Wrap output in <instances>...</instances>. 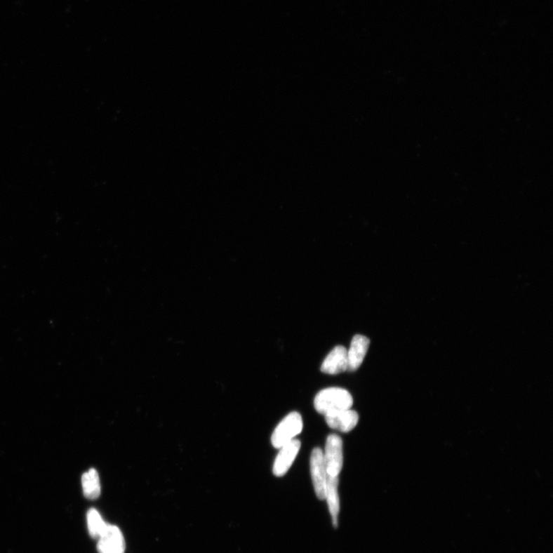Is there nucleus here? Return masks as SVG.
Returning <instances> with one entry per match:
<instances>
[{
    "instance_id": "1",
    "label": "nucleus",
    "mask_w": 553,
    "mask_h": 553,
    "mask_svg": "<svg viewBox=\"0 0 553 553\" xmlns=\"http://www.w3.org/2000/svg\"><path fill=\"white\" fill-rule=\"evenodd\" d=\"M353 397L347 390L331 387L321 390L314 399V408L319 413L326 415L349 410L353 406Z\"/></svg>"
},
{
    "instance_id": "7",
    "label": "nucleus",
    "mask_w": 553,
    "mask_h": 553,
    "mask_svg": "<svg viewBox=\"0 0 553 553\" xmlns=\"http://www.w3.org/2000/svg\"><path fill=\"white\" fill-rule=\"evenodd\" d=\"M348 370L347 351L343 346H337L324 359L321 371L331 375H335Z\"/></svg>"
},
{
    "instance_id": "12",
    "label": "nucleus",
    "mask_w": 553,
    "mask_h": 553,
    "mask_svg": "<svg viewBox=\"0 0 553 553\" xmlns=\"http://www.w3.org/2000/svg\"><path fill=\"white\" fill-rule=\"evenodd\" d=\"M87 525L89 534L93 539L99 540L107 525L104 522L100 512L91 509L87 514Z\"/></svg>"
},
{
    "instance_id": "5",
    "label": "nucleus",
    "mask_w": 553,
    "mask_h": 553,
    "mask_svg": "<svg viewBox=\"0 0 553 553\" xmlns=\"http://www.w3.org/2000/svg\"><path fill=\"white\" fill-rule=\"evenodd\" d=\"M99 553H124L126 542L123 533L116 526L107 525L103 533L98 540Z\"/></svg>"
},
{
    "instance_id": "2",
    "label": "nucleus",
    "mask_w": 553,
    "mask_h": 553,
    "mask_svg": "<svg viewBox=\"0 0 553 553\" xmlns=\"http://www.w3.org/2000/svg\"><path fill=\"white\" fill-rule=\"evenodd\" d=\"M303 420L298 412H292L288 415L274 431L272 443L276 449H281L294 438L302 433Z\"/></svg>"
},
{
    "instance_id": "9",
    "label": "nucleus",
    "mask_w": 553,
    "mask_h": 553,
    "mask_svg": "<svg viewBox=\"0 0 553 553\" xmlns=\"http://www.w3.org/2000/svg\"><path fill=\"white\" fill-rule=\"evenodd\" d=\"M370 346V340L363 335H355L347 351L348 370L355 371L360 368Z\"/></svg>"
},
{
    "instance_id": "11",
    "label": "nucleus",
    "mask_w": 553,
    "mask_h": 553,
    "mask_svg": "<svg viewBox=\"0 0 553 553\" xmlns=\"http://www.w3.org/2000/svg\"><path fill=\"white\" fill-rule=\"evenodd\" d=\"M338 477L328 476L326 493L325 498H327L329 509L333 517V523L337 524V517L339 512V499L338 493Z\"/></svg>"
},
{
    "instance_id": "3",
    "label": "nucleus",
    "mask_w": 553,
    "mask_h": 553,
    "mask_svg": "<svg viewBox=\"0 0 553 553\" xmlns=\"http://www.w3.org/2000/svg\"><path fill=\"white\" fill-rule=\"evenodd\" d=\"M324 459L328 475L338 477L343 467V442L339 436L331 434L328 437Z\"/></svg>"
},
{
    "instance_id": "8",
    "label": "nucleus",
    "mask_w": 553,
    "mask_h": 553,
    "mask_svg": "<svg viewBox=\"0 0 553 553\" xmlns=\"http://www.w3.org/2000/svg\"><path fill=\"white\" fill-rule=\"evenodd\" d=\"M325 420L331 428L347 433L357 426L359 415L349 409L326 415Z\"/></svg>"
},
{
    "instance_id": "4",
    "label": "nucleus",
    "mask_w": 553,
    "mask_h": 553,
    "mask_svg": "<svg viewBox=\"0 0 553 553\" xmlns=\"http://www.w3.org/2000/svg\"><path fill=\"white\" fill-rule=\"evenodd\" d=\"M311 474L314 489L319 499H325L328 473L324 459V453L321 448H314L311 456Z\"/></svg>"
},
{
    "instance_id": "10",
    "label": "nucleus",
    "mask_w": 553,
    "mask_h": 553,
    "mask_svg": "<svg viewBox=\"0 0 553 553\" xmlns=\"http://www.w3.org/2000/svg\"><path fill=\"white\" fill-rule=\"evenodd\" d=\"M82 484L85 497L89 500H95L100 497L101 486L99 474L92 468L82 477Z\"/></svg>"
},
{
    "instance_id": "6",
    "label": "nucleus",
    "mask_w": 553,
    "mask_h": 553,
    "mask_svg": "<svg viewBox=\"0 0 553 553\" xmlns=\"http://www.w3.org/2000/svg\"><path fill=\"white\" fill-rule=\"evenodd\" d=\"M300 448V442L295 439L281 447L273 466V474L276 477H280L286 474L292 463L294 462Z\"/></svg>"
}]
</instances>
